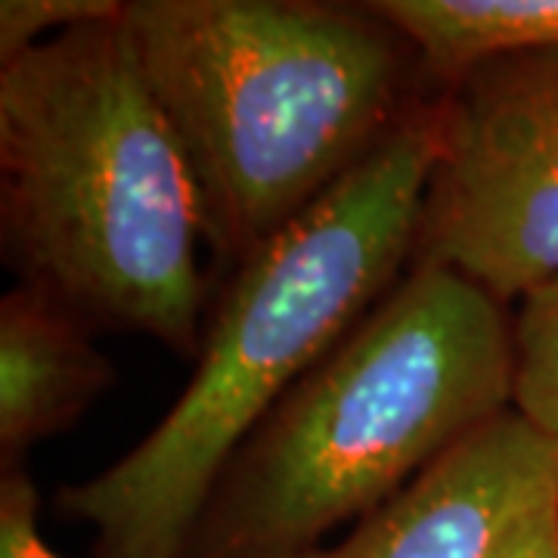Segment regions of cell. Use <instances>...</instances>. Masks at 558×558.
I'll use <instances>...</instances> for the list:
<instances>
[{
	"mask_svg": "<svg viewBox=\"0 0 558 558\" xmlns=\"http://www.w3.org/2000/svg\"><path fill=\"white\" fill-rule=\"evenodd\" d=\"M440 156V87L295 223L233 267L196 373L131 453L57 490L97 558H186L227 462L416 258Z\"/></svg>",
	"mask_w": 558,
	"mask_h": 558,
	"instance_id": "6da1fadb",
	"label": "cell"
},
{
	"mask_svg": "<svg viewBox=\"0 0 558 558\" xmlns=\"http://www.w3.org/2000/svg\"><path fill=\"white\" fill-rule=\"evenodd\" d=\"M0 233L22 282L94 329L199 354L205 205L124 13L0 62Z\"/></svg>",
	"mask_w": 558,
	"mask_h": 558,
	"instance_id": "7a4b0ae2",
	"label": "cell"
},
{
	"mask_svg": "<svg viewBox=\"0 0 558 558\" xmlns=\"http://www.w3.org/2000/svg\"><path fill=\"white\" fill-rule=\"evenodd\" d=\"M143 75L240 267L369 159L428 97L413 40L373 3L124 0Z\"/></svg>",
	"mask_w": 558,
	"mask_h": 558,
	"instance_id": "3957f363",
	"label": "cell"
},
{
	"mask_svg": "<svg viewBox=\"0 0 558 558\" xmlns=\"http://www.w3.org/2000/svg\"><path fill=\"white\" fill-rule=\"evenodd\" d=\"M506 301L435 260L279 400L227 462L186 558H299L512 413Z\"/></svg>",
	"mask_w": 558,
	"mask_h": 558,
	"instance_id": "277c9868",
	"label": "cell"
},
{
	"mask_svg": "<svg viewBox=\"0 0 558 558\" xmlns=\"http://www.w3.org/2000/svg\"><path fill=\"white\" fill-rule=\"evenodd\" d=\"M440 87L416 258L499 301L558 279V53L478 62Z\"/></svg>",
	"mask_w": 558,
	"mask_h": 558,
	"instance_id": "5b68a950",
	"label": "cell"
},
{
	"mask_svg": "<svg viewBox=\"0 0 558 558\" xmlns=\"http://www.w3.org/2000/svg\"><path fill=\"white\" fill-rule=\"evenodd\" d=\"M558 494V440L512 410L440 457L348 537L299 558H487L497 537Z\"/></svg>",
	"mask_w": 558,
	"mask_h": 558,
	"instance_id": "8992f818",
	"label": "cell"
},
{
	"mask_svg": "<svg viewBox=\"0 0 558 558\" xmlns=\"http://www.w3.org/2000/svg\"><path fill=\"white\" fill-rule=\"evenodd\" d=\"M94 326L60 299L20 282L0 301V462L22 457L75 425L116 379L94 344Z\"/></svg>",
	"mask_w": 558,
	"mask_h": 558,
	"instance_id": "52a82bcc",
	"label": "cell"
},
{
	"mask_svg": "<svg viewBox=\"0 0 558 558\" xmlns=\"http://www.w3.org/2000/svg\"><path fill=\"white\" fill-rule=\"evenodd\" d=\"M418 50L425 75L444 84L478 62L558 53V0H369Z\"/></svg>",
	"mask_w": 558,
	"mask_h": 558,
	"instance_id": "ba28073f",
	"label": "cell"
},
{
	"mask_svg": "<svg viewBox=\"0 0 558 558\" xmlns=\"http://www.w3.org/2000/svg\"><path fill=\"white\" fill-rule=\"evenodd\" d=\"M512 410L539 435L558 440V279L521 299L512 317Z\"/></svg>",
	"mask_w": 558,
	"mask_h": 558,
	"instance_id": "9c48e42d",
	"label": "cell"
},
{
	"mask_svg": "<svg viewBox=\"0 0 558 558\" xmlns=\"http://www.w3.org/2000/svg\"><path fill=\"white\" fill-rule=\"evenodd\" d=\"M121 0H3L0 3V62L32 50L84 22L119 20Z\"/></svg>",
	"mask_w": 558,
	"mask_h": 558,
	"instance_id": "30bf717a",
	"label": "cell"
},
{
	"mask_svg": "<svg viewBox=\"0 0 558 558\" xmlns=\"http://www.w3.org/2000/svg\"><path fill=\"white\" fill-rule=\"evenodd\" d=\"M0 558H62L40 537L38 490L22 469L0 481Z\"/></svg>",
	"mask_w": 558,
	"mask_h": 558,
	"instance_id": "8fae6325",
	"label": "cell"
},
{
	"mask_svg": "<svg viewBox=\"0 0 558 558\" xmlns=\"http://www.w3.org/2000/svg\"><path fill=\"white\" fill-rule=\"evenodd\" d=\"M487 558H558V494L512 521Z\"/></svg>",
	"mask_w": 558,
	"mask_h": 558,
	"instance_id": "7c38bea8",
	"label": "cell"
}]
</instances>
